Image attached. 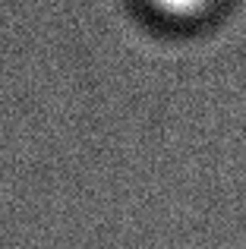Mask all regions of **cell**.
Listing matches in <instances>:
<instances>
[{"label":"cell","mask_w":246,"mask_h":249,"mask_svg":"<svg viewBox=\"0 0 246 249\" xmlns=\"http://www.w3.org/2000/svg\"><path fill=\"white\" fill-rule=\"evenodd\" d=\"M215 0H145V6L152 13L164 19H174V22H186V19H196L202 13L211 10Z\"/></svg>","instance_id":"1"}]
</instances>
